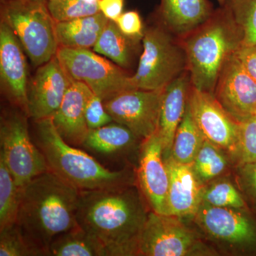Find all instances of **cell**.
I'll return each mask as SVG.
<instances>
[{"mask_svg": "<svg viewBox=\"0 0 256 256\" xmlns=\"http://www.w3.org/2000/svg\"><path fill=\"white\" fill-rule=\"evenodd\" d=\"M148 214L139 192L128 185L80 192L77 220L100 240L108 256H138Z\"/></svg>", "mask_w": 256, "mask_h": 256, "instance_id": "cell-1", "label": "cell"}, {"mask_svg": "<svg viewBox=\"0 0 256 256\" xmlns=\"http://www.w3.org/2000/svg\"><path fill=\"white\" fill-rule=\"evenodd\" d=\"M80 191L47 171L22 188L16 224L44 256L54 239L78 226Z\"/></svg>", "mask_w": 256, "mask_h": 256, "instance_id": "cell-2", "label": "cell"}, {"mask_svg": "<svg viewBox=\"0 0 256 256\" xmlns=\"http://www.w3.org/2000/svg\"><path fill=\"white\" fill-rule=\"evenodd\" d=\"M183 38L192 86L214 95L224 65L242 44V28L226 4Z\"/></svg>", "mask_w": 256, "mask_h": 256, "instance_id": "cell-3", "label": "cell"}, {"mask_svg": "<svg viewBox=\"0 0 256 256\" xmlns=\"http://www.w3.org/2000/svg\"><path fill=\"white\" fill-rule=\"evenodd\" d=\"M35 144L46 160L48 171L79 191L106 190L131 184L127 170L112 171L95 158L64 140L52 118L35 121Z\"/></svg>", "mask_w": 256, "mask_h": 256, "instance_id": "cell-4", "label": "cell"}, {"mask_svg": "<svg viewBox=\"0 0 256 256\" xmlns=\"http://www.w3.org/2000/svg\"><path fill=\"white\" fill-rule=\"evenodd\" d=\"M2 20L9 25L28 56L38 67L56 56L58 43L54 18L46 0L2 2Z\"/></svg>", "mask_w": 256, "mask_h": 256, "instance_id": "cell-5", "label": "cell"}, {"mask_svg": "<svg viewBox=\"0 0 256 256\" xmlns=\"http://www.w3.org/2000/svg\"><path fill=\"white\" fill-rule=\"evenodd\" d=\"M169 30L148 28L143 34L142 53L136 74L134 87L146 90H162L188 70L182 44L174 41Z\"/></svg>", "mask_w": 256, "mask_h": 256, "instance_id": "cell-6", "label": "cell"}, {"mask_svg": "<svg viewBox=\"0 0 256 256\" xmlns=\"http://www.w3.org/2000/svg\"><path fill=\"white\" fill-rule=\"evenodd\" d=\"M56 57L74 82L86 84L104 102L134 87L122 67L86 48L58 47Z\"/></svg>", "mask_w": 256, "mask_h": 256, "instance_id": "cell-7", "label": "cell"}, {"mask_svg": "<svg viewBox=\"0 0 256 256\" xmlns=\"http://www.w3.org/2000/svg\"><path fill=\"white\" fill-rule=\"evenodd\" d=\"M25 112H11L1 118L0 156L20 188L48 171L46 160L33 142Z\"/></svg>", "mask_w": 256, "mask_h": 256, "instance_id": "cell-8", "label": "cell"}, {"mask_svg": "<svg viewBox=\"0 0 256 256\" xmlns=\"http://www.w3.org/2000/svg\"><path fill=\"white\" fill-rule=\"evenodd\" d=\"M180 218L152 212L148 214L142 229L138 256H213L214 250L207 246Z\"/></svg>", "mask_w": 256, "mask_h": 256, "instance_id": "cell-9", "label": "cell"}, {"mask_svg": "<svg viewBox=\"0 0 256 256\" xmlns=\"http://www.w3.org/2000/svg\"><path fill=\"white\" fill-rule=\"evenodd\" d=\"M163 94L164 90L133 89L105 101L104 106L114 122L144 140L158 131Z\"/></svg>", "mask_w": 256, "mask_h": 256, "instance_id": "cell-10", "label": "cell"}, {"mask_svg": "<svg viewBox=\"0 0 256 256\" xmlns=\"http://www.w3.org/2000/svg\"><path fill=\"white\" fill-rule=\"evenodd\" d=\"M195 216L214 240L242 252L256 250V223L244 210L201 203Z\"/></svg>", "mask_w": 256, "mask_h": 256, "instance_id": "cell-11", "label": "cell"}, {"mask_svg": "<svg viewBox=\"0 0 256 256\" xmlns=\"http://www.w3.org/2000/svg\"><path fill=\"white\" fill-rule=\"evenodd\" d=\"M214 96L224 110L239 124L255 117L256 82L246 72L236 53L224 65Z\"/></svg>", "mask_w": 256, "mask_h": 256, "instance_id": "cell-12", "label": "cell"}, {"mask_svg": "<svg viewBox=\"0 0 256 256\" xmlns=\"http://www.w3.org/2000/svg\"><path fill=\"white\" fill-rule=\"evenodd\" d=\"M188 104L204 139L220 149L235 153L240 124L224 110L214 96L192 86Z\"/></svg>", "mask_w": 256, "mask_h": 256, "instance_id": "cell-13", "label": "cell"}, {"mask_svg": "<svg viewBox=\"0 0 256 256\" xmlns=\"http://www.w3.org/2000/svg\"><path fill=\"white\" fill-rule=\"evenodd\" d=\"M73 82L56 56L38 66L28 82V116L34 121L52 118Z\"/></svg>", "mask_w": 256, "mask_h": 256, "instance_id": "cell-14", "label": "cell"}, {"mask_svg": "<svg viewBox=\"0 0 256 256\" xmlns=\"http://www.w3.org/2000/svg\"><path fill=\"white\" fill-rule=\"evenodd\" d=\"M138 178L141 190L152 210L168 215L170 178L158 133L143 140L140 153Z\"/></svg>", "mask_w": 256, "mask_h": 256, "instance_id": "cell-15", "label": "cell"}, {"mask_svg": "<svg viewBox=\"0 0 256 256\" xmlns=\"http://www.w3.org/2000/svg\"><path fill=\"white\" fill-rule=\"evenodd\" d=\"M25 52L9 25H0V77L10 98L28 114V68Z\"/></svg>", "mask_w": 256, "mask_h": 256, "instance_id": "cell-16", "label": "cell"}, {"mask_svg": "<svg viewBox=\"0 0 256 256\" xmlns=\"http://www.w3.org/2000/svg\"><path fill=\"white\" fill-rule=\"evenodd\" d=\"M92 94L86 84L74 80L52 117L58 134L70 146H82L90 131L86 120V107Z\"/></svg>", "mask_w": 256, "mask_h": 256, "instance_id": "cell-17", "label": "cell"}, {"mask_svg": "<svg viewBox=\"0 0 256 256\" xmlns=\"http://www.w3.org/2000/svg\"><path fill=\"white\" fill-rule=\"evenodd\" d=\"M169 173L168 215L185 218L196 215L202 202V188L191 164L164 159Z\"/></svg>", "mask_w": 256, "mask_h": 256, "instance_id": "cell-18", "label": "cell"}, {"mask_svg": "<svg viewBox=\"0 0 256 256\" xmlns=\"http://www.w3.org/2000/svg\"><path fill=\"white\" fill-rule=\"evenodd\" d=\"M191 87L190 74L186 70L164 90L156 133L162 143L164 159L171 156L175 134L186 111Z\"/></svg>", "mask_w": 256, "mask_h": 256, "instance_id": "cell-19", "label": "cell"}, {"mask_svg": "<svg viewBox=\"0 0 256 256\" xmlns=\"http://www.w3.org/2000/svg\"><path fill=\"white\" fill-rule=\"evenodd\" d=\"M159 11L166 28L184 37L207 21L214 10L208 0H160Z\"/></svg>", "mask_w": 256, "mask_h": 256, "instance_id": "cell-20", "label": "cell"}, {"mask_svg": "<svg viewBox=\"0 0 256 256\" xmlns=\"http://www.w3.org/2000/svg\"><path fill=\"white\" fill-rule=\"evenodd\" d=\"M109 20L101 12L56 24L60 47L72 48H94Z\"/></svg>", "mask_w": 256, "mask_h": 256, "instance_id": "cell-21", "label": "cell"}, {"mask_svg": "<svg viewBox=\"0 0 256 256\" xmlns=\"http://www.w3.org/2000/svg\"><path fill=\"white\" fill-rule=\"evenodd\" d=\"M138 138L126 126L112 122L102 127L90 130L82 146L106 156H116L129 151Z\"/></svg>", "mask_w": 256, "mask_h": 256, "instance_id": "cell-22", "label": "cell"}, {"mask_svg": "<svg viewBox=\"0 0 256 256\" xmlns=\"http://www.w3.org/2000/svg\"><path fill=\"white\" fill-rule=\"evenodd\" d=\"M48 256H108V254L98 239L77 226L54 239Z\"/></svg>", "mask_w": 256, "mask_h": 256, "instance_id": "cell-23", "label": "cell"}, {"mask_svg": "<svg viewBox=\"0 0 256 256\" xmlns=\"http://www.w3.org/2000/svg\"><path fill=\"white\" fill-rule=\"evenodd\" d=\"M136 40H138L126 36L117 24L109 20L92 50L119 66L127 68L132 60L133 44Z\"/></svg>", "mask_w": 256, "mask_h": 256, "instance_id": "cell-24", "label": "cell"}, {"mask_svg": "<svg viewBox=\"0 0 256 256\" xmlns=\"http://www.w3.org/2000/svg\"><path fill=\"white\" fill-rule=\"evenodd\" d=\"M204 140L192 117L188 102L182 120L175 134L172 158L182 164H192Z\"/></svg>", "mask_w": 256, "mask_h": 256, "instance_id": "cell-25", "label": "cell"}, {"mask_svg": "<svg viewBox=\"0 0 256 256\" xmlns=\"http://www.w3.org/2000/svg\"><path fill=\"white\" fill-rule=\"evenodd\" d=\"M22 188L0 156V230L16 224L21 200Z\"/></svg>", "mask_w": 256, "mask_h": 256, "instance_id": "cell-26", "label": "cell"}, {"mask_svg": "<svg viewBox=\"0 0 256 256\" xmlns=\"http://www.w3.org/2000/svg\"><path fill=\"white\" fill-rule=\"evenodd\" d=\"M220 150L210 141H204L191 164L200 182H205L220 176L226 168V159Z\"/></svg>", "mask_w": 256, "mask_h": 256, "instance_id": "cell-27", "label": "cell"}, {"mask_svg": "<svg viewBox=\"0 0 256 256\" xmlns=\"http://www.w3.org/2000/svg\"><path fill=\"white\" fill-rule=\"evenodd\" d=\"M99 0H56L47 3L56 22L92 16L100 12Z\"/></svg>", "mask_w": 256, "mask_h": 256, "instance_id": "cell-28", "label": "cell"}, {"mask_svg": "<svg viewBox=\"0 0 256 256\" xmlns=\"http://www.w3.org/2000/svg\"><path fill=\"white\" fill-rule=\"evenodd\" d=\"M201 203L216 207L246 210V202L232 183L217 182L202 190Z\"/></svg>", "mask_w": 256, "mask_h": 256, "instance_id": "cell-29", "label": "cell"}, {"mask_svg": "<svg viewBox=\"0 0 256 256\" xmlns=\"http://www.w3.org/2000/svg\"><path fill=\"white\" fill-rule=\"evenodd\" d=\"M0 256H44L36 247L28 242L18 224L0 230Z\"/></svg>", "mask_w": 256, "mask_h": 256, "instance_id": "cell-30", "label": "cell"}, {"mask_svg": "<svg viewBox=\"0 0 256 256\" xmlns=\"http://www.w3.org/2000/svg\"><path fill=\"white\" fill-rule=\"evenodd\" d=\"M227 4L242 28V44H256V0H229Z\"/></svg>", "mask_w": 256, "mask_h": 256, "instance_id": "cell-31", "label": "cell"}, {"mask_svg": "<svg viewBox=\"0 0 256 256\" xmlns=\"http://www.w3.org/2000/svg\"><path fill=\"white\" fill-rule=\"evenodd\" d=\"M236 156L240 165L256 161V118L240 124V131Z\"/></svg>", "mask_w": 256, "mask_h": 256, "instance_id": "cell-32", "label": "cell"}, {"mask_svg": "<svg viewBox=\"0 0 256 256\" xmlns=\"http://www.w3.org/2000/svg\"><path fill=\"white\" fill-rule=\"evenodd\" d=\"M86 120L90 130L102 127L114 122L106 110L104 101L94 92L88 100L86 107Z\"/></svg>", "mask_w": 256, "mask_h": 256, "instance_id": "cell-33", "label": "cell"}, {"mask_svg": "<svg viewBox=\"0 0 256 256\" xmlns=\"http://www.w3.org/2000/svg\"><path fill=\"white\" fill-rule=\"evenodd\" d=\"M114 22L126 36L136 40L142 38L144 32L142 20L137 12L128 11L122 13Z\"/></svg>", "mask_w": 256, "mask_h": 256, "instance_id": "cell-34", "label": "cell"}, {"mask_svg": "<svg viewBox=\"0 0 256 256\" xmlns=\"http://www.w3.org/2000/svg\"><path fill=\"white\" fill-rule=\"evenodd\" d=\"M236 54L246 72L256 82V44H242Z\"/></svg>", "mask_w": 256, "mask_h": 256, "instance_id": "cell-35", "label": "cell"}, {"mask_svg": "<svg viewBox=\"0 0 256 256\" xmlns=\"http://www.w3.org/2000/svg\"><path fill=\"white\" fill-rule=\"evenodd\" d=\"M242 178L248 194L256 204V161L242 165Z\"/></svg>", "mask_w": 256, "mask_h": 256, "instance_id": "cell-36", "label": "cell"}, {"mask_svg": "<svg viewBox=\"0 0 256 256\" xmlns=\"http://www.w3.org/2000/svg\"><path fill=\"white\" fill-rule=\"evenodd\" d=\"M98 6L106 18L114 22L124 13V0H99Z\"/></svg>", "mask_w": 256, "mask_h": 256, "instance_id": "cell-37", "label": "cell"}, {"mask_svg": "<svg viewBox=\"0 0 256 256\" xmlns=\"http://www.w3.org/2000/svg\"><path fill=\"white\" fill-rule=\"evenodd\" d=\"M216 1L218 2L220 6H224L228 2L229 0H216Z\"/></svg>", "mask_w": 256, "mask_h": 256, "instance_id": "cell-38", "label": "cell"}, {"mask_svg": "<svg viewBox=\"0 0 256 256\" xmlns=\"http://www.w3.org/2000/svg\"><path fill=\"white\" fill-rule=\"evenodd\" d=\"M56 1V0H46V2H54Z\"/></svg>", "mask_w": 256, "mask_h": 256, "instance_id": "cell-39", "label": "cell"}, {"mask_svg": "<svg viewBox=\"0 0 256 256\" xmlns=\"http://www.w3.org/2000/svg\"><path fill=\"white\" fill-rule=\"evenodd\" d=\"M2 2H3V1H6V0H1Z\"/></svg>", "mask_w": 256, "mask_h": 256, "instance_id": "cell-40", "label": "cell"}, {"mask_svg": "<svg viewBox=\"0 0 256 256\" xmlns=\"http://www.w3.org/2000/svg\"><path fill=\"white\" fill-rule=\"evenodd\" d=\"M255 118H256V116H255Z\"/></svg>", "mask_w": 256, "mask_h": 256, "instance_id": "cell-41", "label": "cell"}]
</instances>
